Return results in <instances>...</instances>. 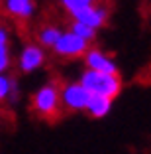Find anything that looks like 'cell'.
<instances>
[{"label": "cell", "instance_id": "1", "mask_svg": "<svg viewBox=\"0 0 151 154\" xmlns=\"http://www.w3.org/2000/svg\"><path fill=\"white\" fill-rule=\"evenodd\" d=\"M30 111L36 119L43 122H57L63 117L61 105V79H49L41 83L30 97Z\"/></svg>", "mask_w": 151, "mask_h": 154}, {"label": "cell", "instance_id": "2", "mask_svg": "<svg viewBox=\"0 0 151 154\" xmlns=\"http://www.w3.org/2000/svg\"><path fill=\"white\" fill-rule=\"evenodd\" d=\"M79 81L83 83V87L89 91L90 95L106 97V99H112V101L124 89V81H122L120 73L114 75V73H98V71L85 69L79 75Z\"/></svg>", "mask_w": 151, "mask_h": 154}, {"label": "cell", "instance_id": "3", "mask_svg": "<svg viewBox=\"0 0 151 154\" xmlns=\"http://www.w3.org/2000/svg\"><path fill=\"white\" fill-rule=\"evenodd\" d=\"M47 63V50H43L36 42H26L20 50L18 57L14 59V67L22 75H30V73L39 71L43 65Z\"/></svg>", "mask_w": 151, "mask_h": 154}, {"label": "cell", "instance_id": "4", "mask_svg": "<svg viewBox=\"0 0 151 154\" xmlns=\"http://www.w3.org/2000/svg\"><path fill=\"white\" fill-rule=\"evenodd\" d=\"M90 45L92 44L85 42L83 38H79L77 34H73L71 30L65 28L57 44L51 48V54L57 59H63V61H73V59H83V55L86 54Z\"/></svg>", "mask_w": 151, "mask_h": 154}, {"label": "cell", "instance_id": "5", "mask_svg": "<svg viewBox=\"0 0 151 154\" xmlns=\"http://www.w3.org/2000/svg\"><path fill=\"white\" fill-rule=\"evenodd\" d=\"M90 101V93L77 81H61V105L65 113H85Z\"/></svg>", "mask_w": 151, "mask_h": 154}, {"label": "cell", "instance_id": "6", "mask_svg": "<svg viewBox=\"0 0 151 154\" xmlns=\"http://www.w3.org/2000/svg\"><path fill=\"white\" fill-rule=\"evenodd\" d=\"M110 14H112V10H110V6H108V2L98 0L96 4L86 6V8L71 14L69 20H75V22L83 24V26H89V28H92L94 32H98V30H102V28L110 22Z\"/></svg>", "mask_w": 151, "mask_h": 154}, {"label": "cell", "instance_id": "7", "mask_svg": "<svg viewBox=\"0 0 151 154\" xmlns=\"http://www.w3.org/2000/svg\"><path fill=\"white\" fill-rule=\"evenodd\" d=\"M83 63H85V69L89 71H98V73H118V63L116 59L112 57L108 51H104L102 48L98 45H90L86 54L83 55Z\"/></svg>", "mask_w": 151, "mask_h": 154}, {"label": "cell", "instance_id": "8", "mask_svg": "<svg viewBox=\"0 0 151 154\" xmlns=\"http://www.w3.org/2000/svg\"><path fill=\"white\" fill-rule=\"evenodd\" d=\"M2 12L18 24H26L36 18L37 0H2Z\"/></svg>", "mask_w": 151, "mask_h": 154}, {"label": "cell", "instance_id": "9", "mask_svg": "<svg viewBox=\"0 0 151 154\" xmlns=\"http://www.w3.org/2000/svg\"><path fill=\"white\" fill-rule=\"evenodd\" d=\"M63 30H65V28H63L61 24L47 20V22L36 26V30H33V42H36V44H39L43 50L51 51V48H53V45L57 44V40L61 38Z\"/></svg>", "mask_w": 151, "mask_h": 154}, {"label": "cell", "instance_id": "10", "mask_svg": "<svg viewBox=\"0 0 151 154\" xmlns=\"http://www.w3.org/2000/svg\"><path fill=\"white\" fill-rule=\"evenodd\" d=\"M20 79L16 73H0V105L16 107L20 101Z\"/></svg>", "mask_w": 151, "mask_h": 154}, {"label": "cell", "instance_id": "11", "mask_svg": "<svg viewBox=\"0 0 151 154\" xmlns=\"http://www.w3.org/2000/svg\"><path fill=\"white\" fill-rule=\"evenodd\" d=\"M14 67L12 54V36L6 26L0 28V73H10Z\"/></svg>", "mask_w": 151, "mask_h": 154}, {"label": "cell", "instance_id": "12", "mask_svg": "<svg viewBox=\"0 0 151 154\" xmlns=\"http://www.w3.org/2000/svg\"><path fill=\"white\" fill-rule=\"evenodd\" d=\"M112 105H114V101H112V99L98 97V95H90L89 107H86L85 113H89L92 119H104L112 111Z\"/></svg>", "mask_w": 151, "mask_h": 154}, {"label": "cell", "instance_id": "13", "mask_svg": "<svg viewBox=\"0 0 151 154\" xmlns=\"http://www.w3.org/2000/svg\"><path fill=\"white\" fill-rule=\"evenodd\" d=\"M67 30H71L73 34H77L79 38H83V40L89 42V44H94V40H96V36H98V32H94L92 28L83 26V24L75 22V20H69V24H67Z\"/></svg>", "mask_w": 151, "mask_h": 154}, {"label": "cell", "instance_id": "14", "mask_svg": "<svg viewBox=\"0 0 151 154\" xmlns=\"http://www.w3.org/2000/svg\"><path fill=\"white\" fill-rule=\"evenodd\" d=\"M57 2H59V6L63 8V12H67V16H71V14L86 8V6L96 4L98 0H57Z\"/></svg>", "mask_w": 151, "mask_h": 154}, {"label": "cell", "instance_id": "15", "mask_svg": "<svg viewBox=\"0 0 151 154\" xmlns=\"http://www.w3.org/2000/svg\"><path fill=\"white\" fill-rule=\"evenodd\" d=\"M2 26H4V24H0V28H2Z\"/></svg>", "mask_w": 151, "mask_h": 154}, {"label": "cell", "instance_id": "16", "mask_svg": "<svg viewBox=\"0 0 151 154\" xmlns=\"http://www.w3.org/2000/svg\"><path fill=\"white\" fill-rule=\"evenodd\" d=\"M102 2H108V0H102Z\"/></svg>", "mask_w": 151, "mask_h": 154}]
</instances>
